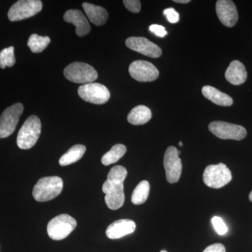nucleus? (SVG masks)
Here are the masks:
<instances>
[{
	"label": "nucleus",
	"mask_w": 252,
	"mask_h": 252,
	"mask_svg": "<svg viewBox=\"0 0 252 252\" xmlns=\"http://www.w3.org/2000/svg\"><path fill=\"white\" fill-rule=\"evenodd\" d=\"M150 191V185L148 181H142L135 187L131 197V201L134 205H142L147 201Z\"/></svg>",
	"instance_id": "obj_22"
},
{
	"label": "nucleus",
	"mask_w": 252,
	"mask_h": 252,
	"mask_svg": "<svg viewBox=\"0 0 252 252\" xmlns=\"http://www.w3.org/2000/svg\"><path fill=\"white\" fill-rule=\"evenodd\" d=\"M226 80L235 86L244 84L248 78L246 68L243 63L239 61H233L230 63L225 73Z\"/></svg>",
	"instance_id": "obj_17"
},
{
	"label": "nucleus",
	"mask_w": 252,
	"mask_h": 252,
	"mask_svg": "<svg viewBox=\"0 0 252 252\" xmlns=\"http://www.w3.org/2000/svg\"><path fill=\"white\" fill-rule=\"evenodd\" d=\"M78 94L81 99L95 104L106 103L110 98V92L105 86L98 83H89L81 86Z\"/></svg>",
	"instance_id": "obj_10"
},
{
	"label": "nucleus",
	"mask_w": 252,
	"mask_h": 252,
	"mask_svg": "<svg viewBox=\"0 0 252 252\" xmlns=\"http://www.w3.org/2000/svg\"><path fill=\"white\" fill-rule=\"evenodd\" d=\"M151 109L147 106L139 105L134 107L127 115V122L135 126L144 125L152 119Z\"/></svg>",
	"instance_id": "obj_20"
},
{
	"label": "nucleus",
	"mask_w": 252,
	"mask_h": 252,
	"mask_svg": "<svg viewBox=\"0 0 252 252\" xmlns=\"http://www.w3.org/2000/svg\"><path fill=\"white\" fill-rule=\"evenodd\" d=\"M23 109L22 104L16 103L3 112L0 117V139L6 138L14 132Z\"/></svg>",
	"instance_id": "obj_9"
},
{
	"label": "nucleus",
	"mask_w": 252,
	"mask_h": 252,
	"mask_svg": "<svg viewBox=\"0 0 252 252\" xmlns=\"http://www.w3.org/2000/svg\"><path fill=\"white\" fill-rule=\"evenodd\" d=\"M163 14L170 23H177L180 21V14L173 8H168L163 11Z\"/></svg>",
	"instance_id": "obj_28"
},
{
	"label": "nucleus",
	"mask_w": 252,
	"mask_h": 252,
	"mask_svg": "<svg viewBox=\"0 0 252 252\" xmlns=\"http://www.w3.org/2000/svg\"><path fill=\"white\" fill-rule=\"evenodd\" d=\"M126 9L132 13H139L141 11V2L139 0H124Z\"/></svg>",
	"instance_id": "obj_27"
},
{
	"label": "nucleus",
	"mask_w": 252,
	"mask_h": 252,
	"mask_svg": "<svg viewBox=\"0 0 252 252\" xmlns=\"http://www.w3.org/2000/svg\"><path fill=\"white\" fill-rule=\"evenodd\" d=\"M15 63L16 59L14 46H10L0 51V67L1 69H4L6 67H13Z\"/></svg>",
	"instance_id": "obj_25"
},
{
	"label": "nucleus",
	"mask_w": 252,
	"mask_h": 252,
	"mask_svg": "<svg viewBox=\"0 0 252 252\" xmlns=\"http://www.w3.org/2000/svg\"><path fill=\"white\" fill-rule=\"evenodd\" d=\"M176 3H180V4H187L190 2V0H174Z\"/></svg>",
	"instance_id": "obj_31"
},
{
	"label": "nucleus",
	"mask_w": 252,
	"mask_h": 252,
	"mask_svg": "<svg viewBox=\"0 0 252 252\" xmlns=\"http://www.w3.org/2000/svg\"><path fill=\"white\" fill-rule=\"evenodd\" d=\"M203 252H225V248L222 244H213L207 247Z\"/></svg>",
	"instance_id": "obj_30"
},
{
	"label": "nucleus",
	"mask_w": 252,
	"mask_h": 252,
	"mask_svg": "<svg viewBox=\"0 0 252 252\" xmlns=\"http://www.w3.org/2000/svg\"><path fill=\"white\" fill-rule=\"evenodd\" d=\"M128 70L131 77L140 82H151L159 77L157 68L148 61H134L130 64Z\"/></svg>",
	"instance_id": "obj_12"
},
{
	"label": "nucleus",
	"mask_w": 252,
	"mask_h": 252,
	"mask_svg": "<svg viewBox=\"0 0 252 252\" xmlns=\"http://www.w3.org/2000/svg\"><path fill=\"white\" fill-rule=\"evenodd\" d=\"M249 198H250V201H251L252 203V190L251 193H250V195H249Z\"/></svg>",
	"instance_id": "obj_32"
},
{
	"label": "nucleus",
	"mask_w": 252,
	"mask_h": 252,
	"mask_svg": "<svg viewBox=\"0 0 252 252\" xmlns=\"http://www.w3.org/2000/svg\"><path fill=\"white\" fill-rule=\"evenodd\" d=\"M82 6L91 23L99 26L107 22L109 15L104 8L87 2L83 3Z\"/></svg>",
	"instance_id": "obj_19"
},
{
	"label": "nucleus",
	"mask_w": 252,
	"mask_h": 252,
	"mask_svg": "<svg viewBox=\"0 0 252 252\" xmlns=\"http://www.w3.org/2000/svg\"><path fill=\"white\" fill-rule=\"evenodd\" d=\"M127 175V170L122 165L113 167L107 175V180L102 185V191L105 194L104 200L110 210H117L124 205V182Z\"/></svg>",
	"instance_id": "obj_1"
},
{
	"label": "nucleus",
	"mask_w": 252,
	"mask_h": 252,
	"mask_svg": "<svg viewBox=\"0 0 252 252\" xmlns=\"http://www.w3.org/2000/svg\"><path fill=\"white\" fill-rule=\"evenodd\" d=\"M180 144V147H182V142H180V144Z\"/></svg>",
	"instance_id": "obj_33"
},
{
	"label": "nucleus",
	"mask_w": 252,
	"mask_h": 252,
	"mask_svg": "<svg viewBox=\"0 0 252 252\" xmlns=\"http://www.w3.org/2000/svg\"><path fill=\"white\" fill-rule=\"evenodd\" d=\"M42 9L40 0H20L10 8L8 17L11 21H19L35 16Z\"/></svg>",
	"instance_id": "obj_7"
},
{
	"label": "nucleus",
	"mask_w": 252,
	"mask_h": 252,
	"mask_svg": "<svg viewBox=\"0 0 252 252\" xmlns=\"http://www.w3.org/2000/svg\"><path fill=\"white\" fill-rule=\"evenodd\" d=\"M63 18L65 22L72 23L75 26L77 35L84 36L90 32L91 26L89 21L80 10H68Z\"/></svg>",
	"instance_id": "obj_15"
},
{
	"label": "nucleus",
	"mask_w": 252,
	"mask_h": 252,
	"mask_svg": "<svg viewBox=\"0 0 252 252\" xmlns=\"http://www.w3.org/2000/svg\"><path fill=\"white\" fill-rule=\"evenodd\" d=\"M213 135L222 140H242L247 136V130L243 126L224 122H213L208 126Z\"/></svg>",
	"instance_id": "obj_8"
},
{
	"label": "nucleus",
	"mask_w": 252,
	"mask_h": 252,
	"mask_svg": "<svg viewBox=\"0 0 252 252\" xmlns=\"http://www.w3.org/2000/svg\"><path fill=\"white\" fill-rule=\"evenodd\" d=\"M86 148L82 144H77L73 146L68 150L67 153L63 155L59 160L61 166H67L80 160L85 154Z\"/></svg>",
	"instance_id": "obj_21"
},
{
	"label": "nucleus",
	"mask_w": 252,
	"mask_h": 252,
	"mask_svg": "<svg viewBox=\"0 0 252 252\" xmlns=\"http://www.w3.org/2000/svg\"><path fill=\"white\" fill-rule=\"evenodd\" d=\"M160 252H167V251H165V250H161Z\"/></svg>",
	"instance_id": "obj_34"
},
{
	"label": "nucleus",
	"mask_w": 252,
	"mask_h": 252,
	"mask_svg": "<svg viewBox=\"0 0 252 252\" xmlns=\"http://www.w3.org/2000/svg\"><path fill=\"white\" fill-rule=\"evenodd\" d=\"M51 42V39L49 36H42L36 34H32L29 37L28 41V46H29L32 52L41 53L47 47Z\"/></svg>",
	"instance_id": "obj_24"
},
{
	"label": "nucleus",
	"mask_w": 252,
	"mask_h": 252,
	"mask_svg": "<svg viewBox=\"0 0 252 252\" xmlns=\"http://www.w3.org/2000/svg\"><path fill=\"white\" fill-rule=\"evenodd\" d=\"M126 45L132 51L152 59H157L162 55L161 49L147 38L131 36L126 39Z\"/></svg>",
	"instance_id": "obj_13"
},
{
	"label": "nucleus",
	"mask_w": 252,
	"mask_h": 252,
	"mask_svg": "<svg viewBox=\"0 0 252 252\" xmlns=\"http://www.w3.org/2000/svg\"><path fill=\"white\" fill-rule=\"evenodd\" d=\"M41 130L40 119L35 115L28 118L17 136V145L21 149H30L35 145L39 140Z\"/></svg>",
	"instance_id": "obj_3"
},
{
	"label": "nucleus",
	"mask_w": 252,
	"mask_h": 252,
	"mask_svg": "<svg viewBox=\"0 0 252 252\" xmlns=\"http://www.w3.org/2000/svg\"><path fill=\"white\" fill-rule=\"evenodd\" d=\"M202 94L207 99L219 106L230 107L233 103V99L230 96L212 86H204L202 89Z\"/></svg>",
	"instance_id": "obj_18"
},
{
	"label": "nucleus",
	"mask_w": 252,
	"mask_h": 252,
	"mask_svg": "<svg viewBox=\"0 0 252 252\" xmlns=\"http://www.w3.org/2000/svg\"><path fill=\"white\" fill-rule=\"evenodd\" d=\"M149 31L153 32L156 35L160 36V37H164L167 34L165 28L163 26H160V25H152L149 27Z\"/></svg>",
	"instance_id": "obj_29"
},
{
	"label": "nucleus",
	"mask_w": 252,
	"mask_h": 252,
	"mask_svg": "<svg viewBox=\"0 0 252 252\" xmlns=\"http://www.w3.org/2000/svg\"><path fill=\"white\" fill-rule=\"evenodd\" d=\"M212 223L219 235H225L228 232V227L220 217H214L212 220Z\"/></svg>",
	"instance_id": "obj_26"
},
{
	"label": "nucleus",
	"mask_w": 252,
	"mask_h": 252,
	"mask_svg": "<svg viewBox=\"0 0 252 252\" xmlns=\"http://www.w3.org/2000/svg\"><path fill=\"white\" fill-rule=\"evenodd\" d=\"M216 11L220 23L226 27H233L238 22V10L233 1L219 0L217 1Z\"/></svg>",
	"instance_id": "obj_14"
},
{
	"label": "nucleus",
	"mask_w": 252,
	"mask_h": 252,
	"mask_svg": "<svg viewBox=\"0 0 252 252\" xmlns=\"http://www.w3.org/2000/svg\"><path fill=\"white\" fill-rule=\"evenodd\" d=\"M64 75L68 80L77 84H89L98 77L97 71L90 64L84 63H73L64 68Z\"/></svg>",
	"instance_id": "obj_4"
},
{
	"label": "nucleus",
	"mask_w": 252,
	"mask_h": 252,
	"mask_svg": "<svg viewBox=\"0 0 252 252\" xmlns=\"http://www.w3.org/2000/svg\"><path fill=\"white\" fill-rule=\"evenodd\" d=\"M63 189V182L61 177H42L34 186L32 195L37 202H47L59 195Z\"/></svg>",
	"instance_id": "obj_2"
},
{
	"label": "nucleus",
	"mask_w": 252,
	"mask_h": 252,
	"mask_svg": "<svg viewBox=\"0 0 252 252\" xmlns=\"http://www.w3.org/2000/svg\"><path fill=\"white\" fill-rule=\"evenodd\" d=\"M180 151L175 147H169L164 155V167L167 182L170 184L177 183L182 174V165L179 157Z\"/></svg>",
	"instance_id": "obj_11"
},
{
	"label": "nucleus",
	"mask_w": 252,
	"mask_h": 252,
	"mask_svg": "<svg viewBox=\"0 0 252 252\" xmlns=\"http://www.w3.org/2000/svg\"><path fill=\"white\" fill-rule=\"evenodd\" d=\"M77 224V220L69 215H59L48 223V235L52 240H62L75 229Z\"/></svg>",
	"instance_id": "obj_6"
},
{
	"label": "nucleus",
	"mask_w": 252,
	"mask_h": 252,
	"mask_svg": "<svg viewBox=\"0 0 252 252\" xmlns=\"http://www.w3.org/2000/svg\"><path fill=\"white\" fill-rule=\"evenodd\" d=\"M203 179L207 187L220 189L232 180V174L225 164L220 162L217 165H208L204 171Z\"/></svg>",
	"instance_id": "obj_5"
},
{
	"label": "nucleus",
	"mask_w": 252,
	"mask_h": 252,
	"mask_svg": "<svg viewBox=\"0 0 252 252\" xmlns=\"http://www.w3.org/2000/svg\"><path fill=\"white\" fill-rule=\"evenodd\" d=\"M136 229L135 221L130 220H120L113 222L106 230L107 238L116 240L132 234Z\"/></svg>",
	"instance_id": "obj_16"
},
{
	"label": "nucleus",
	"mask_w": 252,
	"mask_h": 252,
	"mask_svg": "<svg viewBox=\"0 0 252 252\" xmlns=\"http://www.w3.org/2000/svg\"><path fill=\"white\" fill-rule=\"evenodd\" d=\"M126 151H127V149L124 144H116L110 149V151L104 154L101 161L106 166L111 165V164L115 163L125 155Z\"/></svg>",
	"instance_id": "obj_23"
}]
</instances>
